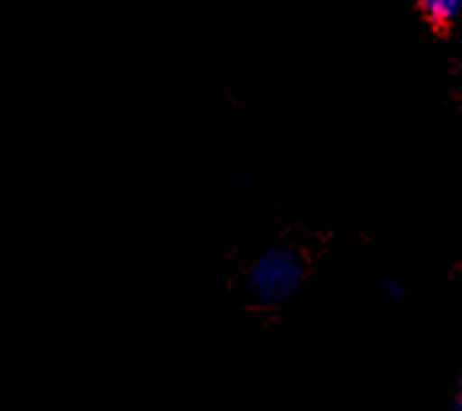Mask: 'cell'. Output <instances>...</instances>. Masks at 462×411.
Listing matches in <instances>:
<instances>
[{
	"label": "cell",
	"mask_w": 462,
	"mask_h": 411,
	"mask_svg": "<svg viewBox=\"0 0 462 411\" xmlns=\"http://www.w3.org/2000/svg\"><path fill=\"white\" fill-rule=\"evenodd\" d=\"M301 279H304L301 261L285 248H273L262 253L249 267L251 296L270 306L288 301L299 290Z\"/></svg>",
	"instance_id": "6da1fadb"
},
{
	"label": "cell",
	"mask_w": 462,
	"mask_h": 411,
	"mask_svg": "<svg viewBox=\"0 0 462 411\" xmlns=\"http://www.w3.org/2000/svg\"><path fill=\"white\" fill-rule=\"evenodd\" d=\"M420 8L433 24H447L462 11V0H420Z\"/></svg>",
	"instance_id": "7a4b0ae2"
},
{
	"label": "cell",
	"mask_w": 462,
	"mask_h": 411,
	"mask_svg": "<svg viewBox=\"0 0 462 411\" xmlns=\"http://www.w3.org/2000/svg\"><path fill=\"white\" fill-rule=\"evenodd\" d=\"M383 290H386V293H392V298H399V285H393V282H383Z\"/></svg>",
	"instance_id": "3957f363"
},
{
	"label": "cell",
	"mask_w": 462,
	"mask_h": 411,
	"mask_svg": "<svg viewBox=\"0 0 462 411\" xmlns=\"http://www.w3.org/2000/svg\"><path fill=\"white\" fill-rule=\"evenodd\" d=\"M457 411H462V390H460V398H457Z\"/></svg>",
	"instance_id": "277c9868"
}]
</instances>
